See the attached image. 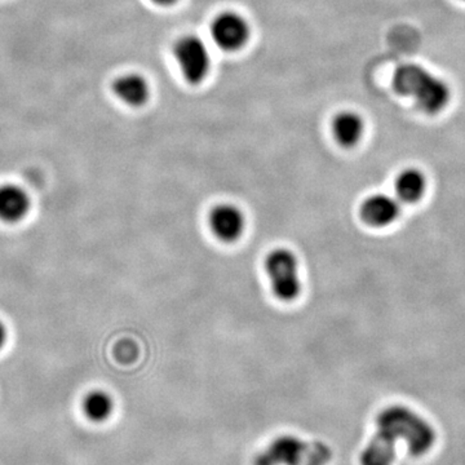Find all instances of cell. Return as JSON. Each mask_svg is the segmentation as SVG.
Listing matches in <instances>:
<instances>
[{"label": "cell", "instance_id": "obj_1", "mask_svg": "<svg viewBox=\"0 0 465 465\" xmlns=\"http://www.w3.org/2000/svg\"><path fill=\"white\" fill-rule=\"evenodd\" d=\"M378 430L361 454V465H391L396 442L405 440L410 454L421 457L433 448L436 432L430 423L406 407L394 406L379 415Z\"/></svg>", "mask_w": 465, "mask_h": 465}, {"label": "cell", "instance_id": "obj_2", "mask_svg": "<svg viewBox=\"0 0 465 465\" xmlns=\"http://www.w3.org/2000/svg\"><path fill=\"white\" fill-rule=\"evenodd\" d=\"M391 82L397 94L410 97L419 109L428 114H436L448 105L449 85L423 66L403 64L394 72Z\"/></svg>", "mask_w": 465, "mask_h": 465}, {"label": "cell", "instance_id": "obj_3", "mask_svg": "<svg viewBox=\"0 0 465 465\" xmlns=\"http://www.w3.org/2000/svg\"><path fill=\"white\" fill-rule=\"evenodd\" d=\"M332 450L318 440H304L295 436H280L256 455L253 465H327Z\"/></svg>", "mask_w": 465, "mask_h": 465}, {"label": "cell", "instance_id": "obj_4", "mask_svg": "<svg viewBox=\"0 0 465 465\" xmlns=\"http://www.w3.org/2000/svg\"><path fill=\"white\" fill-rule=\"evenodd\" d=\"M264 271L271 282L272 292L283 302H292L302 293L299 260L295 253L284 247L272 250L264 259Z\"/></svg>", "mask_w": 465, "mask_h": 465}, {"label": "cell", "instance_id": "obj_5", "mask_svg": "<svg viewBox=\"0 0 465 465\" xmlns=\"http://www.w3.org/2000/svg\"><path fill=\"white\" fill-rule=\"evenodd\" d=\"M173 56L183 78L191 84H200L207 78L211 56L207 45L195 35H185L174 43Z\"/></svg>", "mask_w": 465, "mask_h": 465}, {"label": "cell", "instance_id": "obj_6", "mask_svg": "<svg viewBox=\"0 0 465 465\" xmlns=\"http://www.w3.org/2000/svg\"><path fill=\"white\" fill-rule=\"evenodd\" d=\"M211 36L223 51H240L250 39V25L237 12H224L213 20Z\"/></svg>", "mask_w": 465, "mask_h": 465}, {"label": "cell", "instance_id": "obj_7", "mask_svg": "<svg viewBox=\"0 0 465 465\" xmlns=\"http://www.w3.org/2000/svg\"><path fill=\"white\" fill-rule=\"evenodd\" d=\"M208 226L216 240L224 243L237 242L246 229V216L232 203H219L208 213Z\"/></svg>", "mask_w": 465, "mask_h": 465}, {"label": "cell", "instance_id": "obj_8", "mask_svg": "<svg viewBox=\"0 0 465 465\" xmlns=\"http://www.w3.org/2000/svg\"><path fill=\"white\" fill-rule=\"evenodd\" d=\"M399 215V201L384 193L369 195L360 207L361 220L372 228H385L393 224Z\"/></svg>", "mask_w": 465, "mask_h": 465}, {"label": "cell", "instance_id": "obj_9", "mask_svg": "<svg viewBox=\"0 0 465 465\" xmlns=\"http://www.w3.org/2000/svg\"><path fill=\"white\" fill-rule=\"evenodd\" d=\"M32 200L29 193L17 183L0 185V222L5 224H17L29 215Z\"/></svg>", "mask_w": 465, "mask_h": 465}, {"label": "cell", "instance_id": "obj_10", "mask_svg": "<svg viewBox=\"0 0 465 465\" xmlns=\"http://www.w3.org/2000/svg\"><path fill=\"white\" fill-rule=\"evenodd\" d=\"M113 92L122 103L134 108L145 105L150 96L148 81L143 75L134 73L118 76L113 82Z\"/></svg>", "mask_w": 465, "mask_h": 465}, {"label": "cell", "instance_id": "obj_11", "mask_svg": "<svg viewBox=\"0 0 465 465\" xmlns=\"http://www.w3.org/2000/svg\"><path fill=\"white\" fill-rule=\"evenodd\" d=\"M365 131V124L357 113L341 112L333 118V139L342 148H353L361 142Z\"/></svg>", "mask_w": 465, "mask_h": 465}, {"label": "cell", "instance_id": "obj_12", "mask_svg": "<svg viewBox=\"0 0 465 465\" xmlns=\"http://www.w3.org/2000/svg\"><path fill=\"white\" fill-rule=\"evenodd\" d=\"M427 189V180L416 168H407L397 176L396 194L399 200L406 203H415L423 197Z\"/></svg>", "mask_w": 465, "mask_h": 465}, {"label": "cell", "instance_id": "obj_13", "mask_svg": "<svg viewBox=\"0 0 465 465\" xmlns=\"http://www.w3.org/2000/svg\"><path fill=\"white\" fill-rule=\"evenodd\" d=\"M84 415L94 423H103L108 420L114 410V401L108 391L101 390H94L85 394L84 402Z\"/></svg>", "mask_w": 465, "mask_h": 465}, {"label": "cell", "instance_id": "obj_14", "mask_svg": "<svg viewBox=\"0 0 465 465\" xmlns=\"http://www.w3.org/2000/svg\"><path fill=\"white\" fill-rule=\"evenodd\" d=\"M8 339V330L5 327V324L3 323V321L0 320V351L5 348V342H7Z\"/></svg>", "mask_w": 465, "mask_h": 465}, {"label": "cell", "instance_id": "obj_15", "mask_svg": "<svg viewBox=\"0 0 465 465\" xmlns=\"http://www.w3.org/2000/svg\"><path fill=\"white\" fill-rule=\"evenodd\" d=\"M150 2L154 3L159 7H170V5H176L179 0H150Z\"/></svg>", "mask_w": 465, "mask_h": 465}, {"label": "cell", "instance_id": "obj_16", "mask_svg": "<svg viewBox=\"0 0 465 465\" xmlns=\"http://www.w3.org/2000/svg\"><path fill=\"white\" fill-rule=\"evenodd\" d=\"M464 2H465V0H464Z\"/></svg>", "mask_w": 465, "mask_h": 465}]
</instances>
